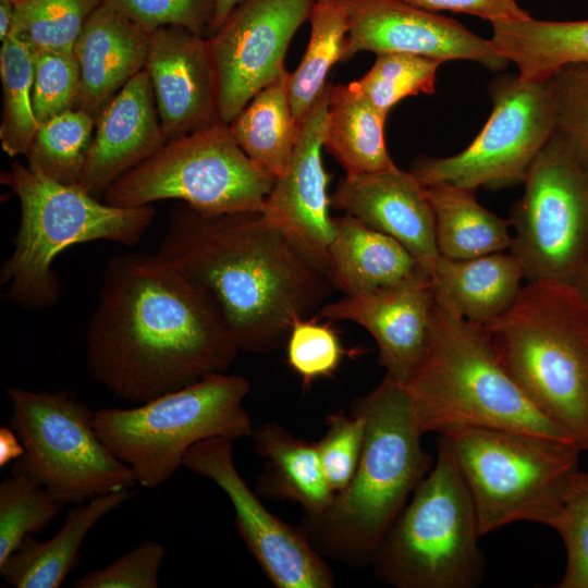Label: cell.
Listing matches in <instances>:
<instances>
[{
	"label": "cell",
	"mask_w": 588,
	"mask_h": 588,
	"mask_svg": "<svg viewBox=\"0 0 588 588\" xmlns=\"http://www.w3.org/2000/svg\"><path fill=\"white\" fill-rule=\"evenodd\" d=\"M238 353L209 299L161 254L108 259L86 329L94 382L145 403L225 372Z\"/></svg>",
	"instance_id": "1"
},
{
	"label": "cell",
	"mask_w": 588,
	"mask_h": 588,
	"mask_svg": "<svg viewBox=\"0 0 588 588\" xmlns=\"http://www.w3.org/2000/svg\"><path fill=\"white\" fill-rule=\"evenodd\" d=\"M157 252L209 299L240 352L278 348L333 290L324 269L259 211L203 213L181 203Z\"/></svg>",
	"instance_id": "2"
},
{
	"label": "cell",
	"mask_w": 588,
	"mask_h": 588,
	"mask_svg": "<svg viewBox=\"0 0 588 588\" xmlns=\"http://www.w3.org/2000/svg\"><path fill=\"white\" fill-rule=\"evenodd\" d=\"M353 408L366 426L354 476L326 511L305 515L301 529L322 556L362 566L371 563L434 462L420 444L405 387L390 376Z\"/></svg>",
	"instance_id": "3"
},
{
	"label": "cell",
	"mask_w": 588,
	"mask_h": 588,
	"mask_svg": "<svg viewBox=\"0 0 588 588\" xmlns=\"http://www.w3.org/2000/svg\"><path fill=\"white\" fill-rule=\"evenodd\" d=\"M532 405L588 451V303L572 284L530 281L482 326Z\"/></svg>",
	"instance_id": "4"
},
{
	"label": "cell",
	"mask_w": 588,
	"mask_h": 588,
	"mask_svg": "<svg viewBox=\"0 0 588 588\" xmlns=\"http://www.w3.org/2000/svg\"><path fill=\"white\" fill-rule=\"evenodd\" d=\"M404 387L421 434L462 427L497 428L576 445L510 377L483 327L437 297L428 352Z\"/></svg>",
	"instance_id": "5"
},
{
	"label": "cell",
	"mask_w": 588,
	"mask_h": 588,
	"mask_svg": "<svg viewBox=\"0 0 588 588\" xmlns=\"http://www.w3.org/2000/svg\"><path fill=\"white\" fill-rule=\"evenodd\" d=\"M0 181L20 203V225L12 254L0 270L5 297L29 310L57 303L61 283L52 261L68 247L94 241L135 246L156 216L155 208L118 207L78 185L54 181L20 161Z\"/></svg>",
	"instance_id": "6"
},
{
	"label": "cell",
	"mask_w": 588,
	"mask_h": 588,
	"mask_svg": "<svg viewBox=\"0 0 588 588\" xmlns=\"http://www.w3.org/2000/svg\"><path fill=\"white\" fill-rule=\"evenodd\" d=\"M437 460L393 523L371 565L396 588H473L483 574L474 501L439 434Z\"/></svg>",
	"instance_id": "7"
},
{
	"label": "cell",
	"mask_w": 588,
	"mask_h": 588,
	"mask_svg": "<svg viewBox=\"0 0 588 588\" xmlns=\"http://www.w3.org/2000/svg\"><path fill=\"white\" fill-rule=\"evenodd\" d=\"M250 382L238 375H208L133 408H99L94 426L108 450L155 489L183 466L186 452L210 438L250 437L254 426L243 401Z\"/></svg>",
	"instance_id": "8"
},
{
	"label": "cell",
	"mask_w": 588,
	"mask_h": 588,
	"mask_svg": "<svg viewBox=\"0 0 588 588\" xmlns=\"http://www.w3.org/2000/svg\"><path fill=\"white\" fill-rule=\"evenodd\" d=\"M440 434L470 492L481 536L520 520L552 527L579 470L576 445L497 428L462 427Z\"/></svg>",
	"instance_id": "9"
},
{
	"label": "cell",
	"mask_w": 588,
	"mask_h": 588,
	"mask_svg": "<svg viewBox=\"0 0 588 588\" xmlns=\"http://www.w3.org/2000/svg\"><path fill=\"white\" fill-rule=\"evenodd\" d=\"M275 179L218 122L168 142L109 186L102 200L142 207L177 199L203 213L261 212Z\"/></svg>",
	"instance_id": "10"
},
{
	"label": "cell",
	"mask_w": 588,
	"mask_h": 588,
	"mask_svg": "<svg viewBox=\"0 0 588 588\" xmlns=\"http://www.w3.org/2000/svg\"><path fill=\"white\" fill-rule=\"evenodd\" d=\"M7 394L10 427L24 446L12 474L26 475L53 498L78 504L137 483L132 469L100 440L94 412L72 392L12 387Z\"/></svg>",
	"instance_id": "11"
},
{
	"label": "cell",
	"mask_w": 588,
	"mask_h": 588,
	"mask_svg": "<svg viewBox=\"0 0 588 588\" xmlns=\"http://www.w3.org/2000/svg\"><path fill=\"white\" fill-rule=\"evenodd\" d=\"M523 183L509 219V252L528 282L573 285L588 250V170L555 130Z\"/></svg>",
	"instance_id": "12"
},
{
	"label": "cell",
	"mask_w": 588,
	"mask_h": 588,
	"mask_svg": "<svg viewBox=\"0 0 588 588\" xmlns=\"http://www.w3.org/2000/svg\"><path fill=\"white\" fill-rule=\"evenodd\" d=\"M492 112L461 152L425 157L409 171L424 186L477 189L523 183L532 161L556 130L552 78L528 82L502 75L490 84Z\"/></svg>",
	"instance_id": "13"
},
{
	"label": "cell",
	"mask_w": 588,
	"mask_h": 588,
	"mask_svg": "<svg viewBox=\"0 0 588 588\" xmlns=\"http://www.w3.org/2000/svg\"><path fill=\"white\" fill-rule=\"evenodd\" d=\"M183 466L212 480L229 498L235 526L248 551L277 588H331L334 576L301 528L265 507L238 474L233 440L210 438L193 445Z\"/></svg>",
	"instance_id": "14"
},
{
	"label": "cell",
	"mask_w": 588,
	"mask_h": 588,
	"mask_svg": "<svg viewBox=\"0 0 588 588\" xmlns=\"http://www.w3.org/2000/svg\"><path fill=\"white\" fill-rule=\"evenodd\" d=\"M315 0H244L209 37L221 120L229 124L285 69L287 47Z\"/></svg>",
	"instance_id": "15"
},
{
	"label": "cell",
	"mask_w": 588,
	"mask_h": 588,
	"mask_svg": "<svg viewBox=\"0 0 588 588\" xmlns=\"http://www.w3.org/2000/svg\"><path fill=\"white\" fill-rule=\"evenodd\" d=\"M348 34L341 61L360 51L404 52L438 59L475 61L492 71L509 60L490 39L470 32L455 20L402 0H342Z\"/></svg>",
	"instance_id": "16"
},
{
	"label": "cell",
	"mask_w": 588,
	"mask_h": 588,
	"mask_svg": "<svg viewBox=\"0 0 588 588\" xmlns=\"http://www.w3.org/2000/svg\"><path fill=\"white\" fill-rule=\"evenodd\" d=\"M144 70L168 142L223 122L208 37L181 26L151 32Z\"/></svg>",
	"instance_id": "17"
},
{
	"label": "cell",
	"mask_w": 588,
	"mask_h": 588,
	"mask_svg": "<svg viewBox=\"0 0 588 588\" xmlns=\"http://www.w3.org/2000/svg\"><path fill=\"white\" fill-rule=\"evenodd\" d=\"M436 296L431 275L356 295H344L320 309L327 320L365 328L379 350L385 375L405 384L425 358L432 334Z\"/></svg>",
	"instance_id": "18"
},
{
	"label": "cell",
	"mask_w": 588,
	"mask_h": 588,
	"mask_svg": "<svg viewBox=\"0 0 588 588\" xmlns=\"http://www.w3.org/2000/svg\"><path fill=\"white\" fill-rule=\"evenodd\" d=\"M328 86L301 124L287 170L275 179L261 213L301 246L327 272L334 237L329 174L321 150L328 112Z\"/></svg>",
	"instance_id": "19"
},
{
	"label": "cell",
	"mask_w": 588,
	"mask_h": 588,
	"mask_svg": "<svg viewBox=\"0 0 588 588\" xmlns=\"http://www.w3.org/2000/svg\"><path fill=\"white\" fill-rule=\"evenodd\" d=\"M331 206L395 238L431 275L440 256L434 218L425 186L411 172L345 175Z\"/></svg>",
	"instance_id": "20"
},
{
	"label": "cell",
	"mask_w": 588,
	"mask_h": 588,
	"mask_svg": "<svg viewBox=\"0 0 588 588\" xmlns=\"http://www.w3.org/2000/svg\"><path fill=\"white\" fill-rule=\"evenodd\" d=\"M167 143L151 82L143 70L98 117L78 186L94 197L102 198L118 179Z\"/></svg>",
	"instance_id": "21"
},
{
	"label": "cell",
	"mask_w": 588,
	"mask_h": 588,
	"mask_svg": "<svg viewBox=\"0 0 588 588\" xmlns=\"http://www.w3.org/2000/svg\"><path fill=\"white\" fill-rule=\"evenodd\" d=\"M149 34L108 4L98 5L73 50L81 73L75 109L97 121L115 95L145 69Z\"/></svg>",
	"instance_id": "22"
},
{
	"label": "cell",
	"mask_w": 588,
	"mask_h": 588,
	"mask_svg": "<svg viewBox=\"0 0 588 588\" xmlns=\"http://www.w3.org/2000/svg\"><path fill=\"white\" fill-rule=\"evenodd\" d=\"M327 274L332 287L344 295L430 275L400 242L347 213L334 217Z\"/></svg>",
	"instance_id": "23"
},
{
	"label": "cell",
	"mask_w": 588,
	"mask_h": 588,
	"mask_svg": "<svg viewBox=\"0 0 588 588\" xmlns=\"http://www.w3.org/2000/svg\"><path fill=\"white\" fill-rule=\"evenodd\" d=\"M524 279L520 264L510 252L468 259L439 256L431 272L434 296L480 326L495 320L513 305Z\"/></svg>",
	"instance_id": "24"
},
{
	"label": "cell",
	"mask_w": 588,
	"mask_h": 588,
	"mask_svg": "<svg viewBox=\"0 0 588 588\" xmlns=\"http://www.w3.org/2000/svg\"><path fill=\"white\" fill-rule=\"evenodd\" d=\"M133 495L128 489L90 499L70 510L48 541L32 535L0 564L4 581L15 588H58L75 567L79 547L98 520Z\"/></svg>",
	"instance_id": "25"
},
{
	"label": "cell",
	"mask_w": 588,
	"mask_h": 588,
	"mask_svg": "<svg viewBox=\"0 0 588 588\" xmlns=\"http://www.w3.org/2000/svg\"><path fill=\"white\" fill-rule=\"evenodd\" d=\"M257 455L266 461L257 490L265 497L290 500L305 510V515L326 511L332 492L316 443L294 437L278 422L264 424L250 436Z\"/></svg>",
	"instance_id": "26"
},
{
	"label": "cell",
	"mask_w": 588,
	"mask_h": 588,
	"mask_svg": "<svg viewBox=\"0 0 588 588\" xmlns=\"http://www.w3.org/2000/svg\"><path fill=\"white\" fill-rule=\"evenodd\" d=\"M385 119L354 82L329 84L323 148L338 160L345 175L399 169L385 146Z\"/></svg>",
	"instance_id": "27"
},
{
	"label": "cell",
	"mask_w": 588,
	"mask_h": 588,
	"mask_svg": "<svg viewBox=\"0 0 588 588\" xmlns=\"http://www.w3.org/2000/svg\"><path fill=\"white\" fill-rule=\"evenodd\" d=\"M491 44L528 82L550 79L568 64H588V21L551 22L531 17L493 22Z\"/></svg>",
	"instance_id": "28"
},
{
	"label": "cell",
	"mask_w": 588,
	"mask_h": 588,
	"mask_svg": "<svg viewBox=\"0 0 588 588\" xmlns=\"http://www.w3.org/2000/svg\"><path fill=\"white\" fill-rule=\"evenodd\" d=\"M433 218L440 256L468 259L509 250L513 235L509 219L482 207L475 189L450 184L425 186Z\"/></svg>",
	"instance_id": "29"
},
{
	"label": "cell",
	"mask_w": 588,
	"mask_h": 588,
	"mask_svg": "<svg viewBox=\"0 0 588 588\" xmlns=\"http://www.w3.org/2000/svg\"><path fill=\"white\" fill-rule=\"evenodd\" d=\"M290 76L284 69L228 124L248 158L275 177L287 170L301 128L290 102Z\"/></svg>",
	"instance_id": "30"
},
{
	"label": "cell",
	"mask_w": 588,
	"mask_h": 588,
	"mask_svg": "<svg viewBox=\"0 0 588 588\" xmlns=\"http://www.w3.org/2000/svg\"><path fill=\"white\" fill-rule=\"evenodd\" d=\"M309 21L306 51L289 82L290 102L299 125L328 86L330 69L342 60L350 29L342 0H315Z\"/></svg>",
	"instance_id": "31"
},
{
	"label": "cell",
	"mask_w": 588,
	"mask_h": 588,
	"mask_svg": "<svg viewBox=\"0 0 588 588\" xmlns=\"http://www.w3.org/2000/svg\"><path fill=\"white\" fill-rule=\"evenodd\" d=\"M34 49L13 35L2 41L0 140L9 157L26 155L39 127L33 107Z\"/></svg>",
	"instance_id": "32"
},
{
	"label": "cell",
	"mask_w": 588,
	"mask_h": 588,
	"mask_svg": "<svg viewBox=\"0 0 588 588\" xmlns=\"http://www.w3.org/2000/svg\"><path fill=\"white\" fill-rule=\"evenodd\" d=\"M96 120L71 109L39 125L25 155L27 166L60 183L78 185Z\"/></svg>",
	"instance_id": "33"
},
{
	"label": "cell",
	"mask_w": 588,
	"mask_h": 588,
	"mask_svg": "<svg viewBox=\"0 0 588 588\" xmlns=\"http://www.w3.org/2000/svg\"><path fill=\"white\" fill-rule=\"evenodd\" d=\"M102 0H26L14 4L10 35L34 50L73 54L75 42L90 14Z\"/></svg>",
	"instance_id": "34"
},
{
	"label": "cell",
	"mask_w": 588,
	"mask_h": 588,
	"mask_svg": "<svg viewBox=\"0 0 588 588\" xmlns=\"http://www.w3.org/2000/svg\"><path fill=\"white\" fill-rule=\"evenodd\" d=\"M442 61L404 52L378 53L371 69L354 81L358 90L384 117L408 96L432 94Z\"/></svg>",
	"instance_id": "35"
},
{
	"label": "cell",
	"mask_w": 588,
	"mask_h": 588,
	"mask_svg": "<svg viewBox=\"0 0 588 588\" xmlns=\"http://www.w3.org/2000/svg\"><path fill=\"white\" fill-rule=\"evenodd\" d=\"M65 504L26 475L5 477L0 483V564L25 537L46 528Z\"/></svg>",
	"instance_id": "36"
},
{
	"label": "cell",
	"mask_w": 588,
	"mask_h": 588,
	"mask_svg": "<svg viewBox=\"0 0 588 588\" xmlns=\"http://www.w3.org/2000/svg\"><path fill=\"white\" fill-rule=\"evenodd\" d=\"M566 551L565 572L558 588H588V471L572 478L552 527Z\"/></svg>",
	"instance_id": "37"
},
{
	"label": "cell",
	"mask_w": 588,
	"mask_h": 588,
	"mask_svg": "<svg viewBox=\"0 0 588 588\" xmlns=\"http://www.w3.org/2000/svg\"><path fill=\"white\" fill-rule=\"evenodd\" d=\"M81 73L74 54L34 50L33 107L38 124L75 108Z\"/></svg>",
	"instance_id": "38"
},
{
	"label": "cell",
	"mask_w": 588,
	"mask_h": 588,
	"mask_svg": "<svg viewBox=\"0 0 588 588\" xmlns=\"http://www.w3.org/2000/svg\"><path fill=\"white\" fill-rule=\"evenodd\" d=\"M285 344L287 364L305 385L334 373L345 354L335 330L313 318L296 321Z\"/></svg>",
	"instance_id": "39"
},
{
	"label": "cell",
	"mask_w": 588,
	"mask_h": 588,
	"mask_svg": "<svg viewBox=\"0 0 588 588\" xmlns=\"http://www.w3.org/2000/svg\"><path fill=\"white\" fill-rule=\"evenodd\" d=\"M326 432L317 442L326 479L334 494L344 490L357 468L364 440L365 418L353 408L351 414L338 412L326 419Z\"/></svg>",
	"instance_id": "40"
},
{
	"label": "cell",
	"mask_w": 588,
	"mask_h": 588,
	"mask_svg": "<svg viewBox=\"0 0 588 588\" xmlns=\"http://www.w3.org/2000/svg\"><path fill=\"white\" fill-rule=\"evenodd\" d=\"M556 131L588 170V64H568L552 77Z\"/></svg>",
	"instance_id": "41"
},
{
	"label": "cell",
	"mask_w": 588,
	"mask_h": 588,
	"mask_svg": "<svg viewBox=\"0 0 588 588\" xmlns=\"http://www.w3.org/2000/svg\"><path fill=\"white\" fill-rule=\"evenodd\" d=\"M148 33L181 26L205 36L211 32L215 0H102ZM207 37V36H205Z\"/></svg>",
	"instance_id": "42"
},
{
	"label": "cell",
	"mask_w": 588,
	"mask_h": 588,
	"mask_svg": "<svg viewBox=\"0 0 588 588\" xmlns=\"http://www.w3.org/2000/svg\"><path fill=\"white\" fill-rule=\"evenodd\" d=\"M164 547L146 540L109 565L78 578L75 588H157Z\"/></svg>",
	"instance_id": "43"
},
{
	"label": "cell",
	"mask_w": 588,
	"mask_h": 588,
	"mask_svg": "<svg viewBox=\"0 0 588 588\" xmlns=\"http://www.w3.org/2000/svg\"><path fill=\"white\" fill-rule=\"evenodd\" d=\"M427 11L449 10L473 14L493 22H517L529 17L516 0H402Z\"/></svg>",
	"instance_id": "44"
},
{
	"label": "cell",
	"mask_w": 588,
	"mask_h": 588,
	"mask_svg": "<svg viewBox=\"0 0 588 588\" xmlns=\"http://www.w3.org/2000/svg\"><path fill=\"white\" fill-rule=\"evenodd\" d=\"M24 453V446L16 434L10 427L0 428V466L3 467L13 460H17Z\"/></svg>",
	"instance_id": "45"
},
{
	"label": "cell",
	"mask_w": 588,
	"mask_h": 588,
	"mask_svg": "<svg viewBox=\"0 0 588 588\" xmlns=\"http://www.w3.org/2000/svg\"><path fill=\"white\" fill-rule=\"evenodd\" d=\"M242 1L244 0H215V12L210 35L221 27L232 11Z\"/></svg>",
	"instance_id": "46"
},
{
	"label": "cell",
	"mask_w": 588,
	"mask_h": 588,
	"mask_svg": "<svg viewBox=\"0 0 588 588\" xmlns=\"http://www.w3.org/2000/svg\"><path fill=\"white\" fill-rule=\"evenodd\" d=\"M15 5L9 1L0 0V40L4 41L12 29Z\"/></svg>",
	"instance_id": "47"
},
{
	"label": "cell",
	"mask_w": 588,
	"mask_h": 588,
	"mask_svg": "<svg viewBox=\"0 0 588 588\" xmlns=\"http://www.w3.org/2000/svg\"><path fill=\"white\" fill-rule=\"evenodd\" d=\"M573 285L588 303V250Z\"/></svg>",
	"instance_id": "48"
},
{
	"label": "cell",
	"mask_w": 588,
	"mask_h": 588,
	"mask_svg": "<svg viewBox=\"0 0 588 588\" xmlns=\"http://www.w3.org/2000/svg\"><path fill=\"white\" fill-rule=\"evenodd\" d=\"M5 1H9V2H11L13 4H19V3L24 2L26 0H5Z\"/></svg>",
	"instance_id": "49"
}]
</instances>
